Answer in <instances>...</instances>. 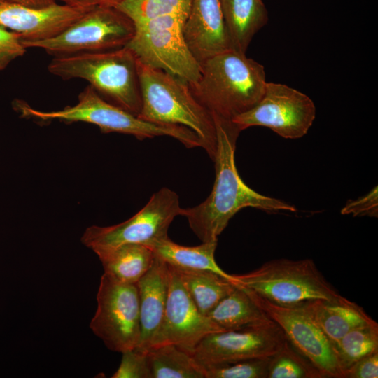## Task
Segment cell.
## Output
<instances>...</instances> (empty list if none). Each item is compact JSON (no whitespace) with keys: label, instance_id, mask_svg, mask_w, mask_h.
Wrapping results in <instances>:
<instances>
[{"label":"cell","instance_id":"cell-34","mask_svg":"<svg viewBox=\"0 0 378 378\" xmlns=\"http://www.w3.org/2000/svg\"><path fill=\"white\" fill-rule=\"evenodd\" d=\"M54 1H61L63 4L82 9H89L98 5L97 0H53Z\"/></svg>","mask_w":378,"mask_h":378},{"label":"cell","instance_id":"cell-14","mask_svg":"<svg viewBox=\"0 0 378 378\" xmlns=\"http://www.w3.org/2000/svg\"><path fill=\"white\" fill-rule=\"evenodd\" d=\"M168 266L169 283L164 315L150 349L172 344L192 354L207 335L223 330L200 312L177 270Z\"/></svg>","mask_w":378,"mask_h":378},{"label":"cell","instance_id":"cell-33","mask_svg":"<svg viewBox=\"0 0 378 378\" xmlns=\"http://www.w3.org/2000/svg\"><path fill=\"white\" fill-rule=\"evenodd\" d=\"M4 1L20 4L31 8H44L55 3L53 0H3Z\"/></svg>","mask_w":378,"mask_h":378},{"label":"cell","instance_id":"cell-35","mask_svg":"<svg viewBox=\"0 0 378 378\" xmlns=\"http://www.w3.org/2000/svg\"><path fill=\"white\" fill-rule=\"evenodd\" d=\"M122 0H97L99 5L115 7Z\"/></svg>","mask_w":378,"mask_h":378},{"label":"cell","instance_id":"cell-5","mask_svg":"<svg viewBox=\"0 0 378 378\" xmlns=\"http://www.w3.org/2000/svg\"><path fill=\"white\" fill-rule=\"evenodd\" d=\"M17 106L22 116L24 118L41 121L84 122L97 126L104 133L130 134L140 140L169 136L179 141L186 148L202 147L199 137L190 129L143 120L108 102L89 85L79 94L76 104L66 106L62 110L40 111L20 101Z\"/></svg>","mask_w":378,"mask_h":378},{"label":"cell","instance_id":"cell-25","mask_svg":"<svg viewBox=\"0 0 378 378\" xmlns=\"http://www.w3.org/2000/svg\"><path fill=\"white\" fill-rule=\"evenodd\" d=\"M344 376L345 371L360 359L378 351V324L357 327L342 337L334 346Z\"/></svg>","mask_w":378,"mask_h":378},{"label":"cell","instance_id":"cell-9","mask_svg":"<svg viewBox=\"0 0 378 378\" xmlns=\"http://www.w3.org/2000/svg\"><path fill=\"white\" fill-rule=\"evenodd\" d=\"M97 307L90 328L106 346L123 353L136 348L141 328L136 284L104 272L97 295Z\"/></svg>","mask_w":378,"mask_h":378},{"label":"cell","instance_id":"cell-18","mask_svg":"<svg viewBox=\"0 0 378 378\" xmlns=\"http://www.w3.org/2000/svg\"><path fill=\"white\" fill-rule=\"evenodd\" d=\"M304 305L334 346L351 330L374 321L361 307L342 296Z\"/></svg>","mask_w":378,"mask_h":378},{"label":"cell","instance_id":"cell-15","mask_svg":"<svg viewBox=\"0 0 378 378\" xmlns=\"http://www.w3.org/2000/svg\"><path fill=\"white\" fill-rule=\"evenodd\" d=\"M89 9L58 3L37 8L4 1L0 3V25L17 33L22 43L36 42L57 35Z\"/></svg>","mask_w":378,"mask_h":378},{"label":"cell","instance_id":"cell-21","mask_svg":"<svg viewBox=\"0 0 378 378\" xmlns=\"http://www.w3.org/2000/svg\"><path fill=\"white\" fill-rule=\"evenodd\" d=\"M93 251L105 273L120 281L134 284L148 272L155 258L153 251L140 244H125Z\"/></svg>","mask_w":378,"mask_h":378},{"label":"cell","instance_id":"cell-22","mask_svg":"<svg viewBox=\"0 0 378 378\" xmlns=\"http://www.w3.org/2000/svg\"><path fill=\"white\" fill-rule=\"evenodd\" d=\"M207 316L223 330L241 329L270 319L248 293L237 284Z\"/></svg>","mask_w":378,"mask_h":378},{"label":"cell","instance_id":"cell-30","mask_svg":"<svg viewBox=\"0 0 378 378\" xmlns=\"http://www.w3.org/2000/svg\"><path fill=\"white\" fill-rule=\"evenodd\" d=\"M20 36L0 25V71L26 52Z\"/></svg>","mask_w":378,"mask_h":378},{"label":"cell","instance_id":"cell-2","mask_svg":"<svg viewBox=\"0 0 378 378\" xmlns=\"http://www.w3.org/2000/svg\"><path fill=\"white\" fill-rule=\"evenodd\" d=\"M197 81L188 84L197 101L211 114L227 120L253 108L264 94V66L246 54L230 50L200 64Z\"/></svg>","mask_w":378,"mask_h":378},{"label":"cell","instance_id":"cell-8","mask_svg":"<svg viewBox=\"0 0 378 378\" xmlns=\"http://www.w3.org/2000/svg\"><path fill=\"white\" fill-rule=\"evenodd\" d=\"M186 18L168 15L136 24L134 36L126 47L142 64L192 84L200 76L201 66L192 55L183 36Z\"/></svg>","mask_w":378,"mask_h":378},{"label":"cell","instance_id":"cell-23","mask_svg":"<svg viewBox=\"0 0 378 378\" xmlns=\"http://www.w3.org/2000/svg\"><path fill=\"white\" fill-rule=\"evenodd\" d=\"M151 378H206L204 368L189 353L172 344L147 351Z\"/></svg>","mask_w":378,"mask_h":378},{"label":"cell","instance_id":"cell-29","mask_svg":"<svg viewBox=\"0 0 378 378\" xmlns=\"http://www.w3.org/2000/svg\"><path fill=\"white\" fill-rule=\"evenodd\" d=\"M112 378H151L147 351L136 349L122 353L119 368Z\"/></svg>","mask_w":378,"mask_h":378},{"label":"cell","instance_id":"cell-10","mask_svg":"<svg viewBox=\"0 0 378 378\" xmlns=\"http://www.w3.org/2000/svg\"><path fill=\"white\" fill-rule=\"evenodd\" d=\"M181 213L177 193L168 188H162L127 220L111 226L92 225L86 228L81 242L92 251L125 244L148 246L168 237L169 225Z\"/></svg>","mask_w":378,"mask_h":378},{"label":"cell","instance_id":"cell-31","mask_svg":"<svg viewBox=\"0 0 378 378\" xmlns=\"http://www.w3.org/2000/svg\"><path fill=\"white\" fill-rule=\"evenodd\" d=\"M341 213L342 214H352L354 217L358 216L377 217V187L376 186L369 193L358 200L349 201L341 210Z\"/></svg>","mask_w":378,"mask_h":378},{"label":"cell","instance_id":"cell-36","mask_svg":"<svg viewBox=\"0 0 378 378\" xmlns=\"http://www.w3.org/2000/svg\"><path fill=\"white\" fill-rule=\"evenodd\" d=\"M1 2H4V1H3V0H0V3H1Z\"/></svg>","mask_w":378,"mask_h":378},{"label":"cell","instance_id":"cell-24","mask_svg":"<svg viewBox=\"0 0 378 378\" xmlns=\"http://www.w3.org/2000/svg\"><path fill=\"white\" fill-rule=\"evenodd\" d=\"M176 270L194 303L205 316L236 287L234 281L214 272Z\"/></svg>","mask_w":378,"mask_h":378},{"label":"cell","instance_id":"cell-16","mask_svg":"<svg viewBox=\"0 0 378 378\" xmlns=\"http://www.w3.org/2000/svg\"><path fill=\"white\" fill-rule=\"evenodd\" d=\"M182 31L188 48L200 64L232 50L220 0H192Z\"/></svg>","mask_w":378,"mask_h":378},{"label":"cell","instance_id":"cell-12","mask_svg":"<svg viewBox=\"0 0 378 378\" xmlns=\"http://www.w3.org/2000/svg\"><path fill=\"white\" fill-rule=\"evenodd\" d=\"M245 290L280 327L290 344L318 370L323 378H344L334 345L304 304L280 305Z\"/></svg>","mask_w":378,"mask_h":378},{"label":"cell","instance_id":"cell-27","mask_svg":"<svg viewBox=\"0 0 378 378\" xmlns=\"http://www.w3.org/2000/svg\"><path fill=\"white\" fill-rule=\"evenodd\" d=\"M267 378H323L318 370L287 340L270 357Z\"/></svg>","mask_w":378,"mask_h":378},{"label":"cell","instance_id":"cell-19","mask_svg":"<svg viewBox=\"0 0 378 378\" xmlns=\"http://www.w3.org/2000/svg\"><path fill=\"white\" fill-rule=\"evenodd\" d=\"M232 50L246 54L255 34L268 22L263 0H220Z\"/></svg>","mask_w":378,"mask_h":378},{"label":"cell","instance_id":"cell-28","mask_svg":"<svg viewBox=\"0 0 378 378\" xmlns=\"http://www.w3.org/2000/svg\"><path fill=\"white\" fill-rule=\"evenodd\" d=\"M270 357L254 358L205 369L206 378H267Z\"/></svg>","mask_w":378,"mask_h":378},{"label":"cell","instance_id":"cell-4","mask_svg":"<svg viewBox=\"0 0 378 378\" xmlns=\"http://www.w3.org/2000/svg\"><path fill=\"white\" fill-rule=\"evenodd\" d=\"M48 71L64 80L83 79L101 97L138 115L141 107L138 59L127 47L54 57Z\"/></svg>","mask_w":378,"mask_h":378},{"label":"cell","instance_id":"cell-6","mask_svg":"<svg viewBox=\"0 0 378 378\" xmlns=\"http://www.w3.org/2000/svg\"><path fill=\"white\" fill-rule=\"evenodd\" d=\"M235 284L272 302L303 305L315 300H334L341 295L312 259H277L250 272L234 275Z\"/></svg>","mask_w":378,"mask_h":378},{"label":"cell","instance_id":"cell-20","mask_svg":"<svg viewBox=\"0 0 378 378\" xmlns=\"http://www.w3.org/2000/svg\"><path fill=\"white\" fill-rule=\"evenodd\" d=\"M218 241L202 242L186 246L172 241L169 237L148 246L154 254L178 270L214 272L235 283L233 274L226 273L215 260Z\"/></svg>","mask_w":378,"mask_h":378},{"label":"cell","instance_id":"cell-7","mask_svg":"<svg viewBox=\"0 0 378 378\" xmlns=\"http://www.w3.org/2000/svg\"><path fill=\"white\" fill-rule=\"evenodd\" d=\"M135 32L134 22L113 6L96 5L54 37L22 43L54 57L104 52L125 47Z\"/></svg>","mask_w":378,"mask_h":378},{"label":"cell","instance_id":"cell-13","mask_svg":"<svg viewBox=\"0 0 378 378\" xmlns=\"http://www.w3.org/2000/svg\"><path fill=\"white\" fill-rule=\"evenodd\" d=\"M286 341L280 327L270 319L241 329L210 333L192 354L205 370L245 359L271 357Z\"/></svg>","mask_w":378,"mask_h":378},{"label":"cell","instance_id":"cell-1","mask_svg":"<svg viewBox=\"0 0 378 378\" xmlns=\"http://www.w3.org/2000/svg\"><path fill=\"white\" fill-rule=\"evenodd\" d=\"M211 115L217 139L214 184L204 202L182 208L181 213L197 237L202 242L218 241L230 220L243 208L253 207L267 212L295 211L294 206L260 194L242 181L234 160L236 142L241 131L232 120Z\"/></svg>","mask_w":378,"mask_h":378},{"label":"cell","instance_id":"cell-17","mask_svg":"<svg viewBox=\"0 0 378 378\" xmlns=\"http://www.w3.org/2000/svg\"><path fill=\"white\" fill-rule=\"evenodd\" d=\"M168 265L155 255L148 272L136 286L139 299L140 340L136 349L148 351L161 327L169 291Z\"/></svg>","mask_w":378,"mask_h":378},{"label":"cell","instance_id":"cell-26","mask_svg":"<svg viewBox=\"0 0 378 378\" xmlns=\"http://www.w3.org/2000/svg\"><path fill=\"white\" fill-rule=\"evenodd\" d=\"M192 0H122L115 8L134 24L149 19L177 15L187 18Z\"/></svg>","mask_w":378,"mask_h":378},{"label":"cell","instance_id":"cell-3","mask_svg":"<svg viewBox=\"0 0 378 378\" xmlns=\"http://www.w3.org/2000/svg\"><path fill=\"white\" fill-rule=\"evenodd\" d=\"M138 67L141 107L137 117L152 123L190 129L214 161L217 139L213 116L195 97L188 83L139 60Z\"/></svg>","mask_w":378,"mask_h":378},{"label":"cell","instance_id":"cell-32","mask_svg":"<svg viewBox=\"0 0 378 378\" xmlns=\"http://www.w3.org/2000/svg\"><path fill=\"white\" fill-rule=\"evenodd\" d=\"M378 351L365 356L344 372V378H377Z\"/></svg>","mask_w":378,"mask_h":378},{"label":"cell","instance_id":"cell-11","mask_svg":"<svg viewBox=\"0 0 378 378\" xmlns=\"http://www.w3.org/2000/svg\"><path fill=\"white\" fill-rule=\"evenodd\" d=\"M315 118V105L307 94L282 83L267 82L260 101L232 121L241 131L262 126L285 139H294L307 133Z\"/></svg>","mask_w":378,"mask_h":378}]
</instances>
